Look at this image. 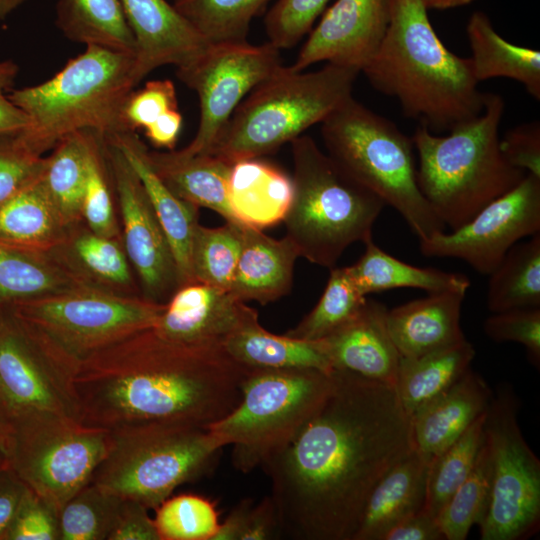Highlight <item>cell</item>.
<instances>
[{
    "mask_svg": "<svg viewBox=\"0 0 540 540\" xmlns=\"http://www.w3.org/2000/svg\"><path fill=\"white\" fill-rule=\"evenodd\" d=\"M414 449L395 386L334 369L317 412L261 465L280 537L353 540L375 485Z\"/></svg>",
    "mask_w": 540,
    "mask_h": 540,
    "instance_id": "obj_1",
    "label": "cell"
},
{
    "mask_svg": "<svg viewBox=\"0 0 540 540\" xmlns=\"http://www.w3.org/2000/svg\"><path fill=\"white\" fill-rule=\"evenodd\" d=\"M250 369L222 344L178 343L146 328L78 363L79 421L108 431L145 423L207 428L238 405Z\"/></svg>",
    "mask_w": 540,
    "mask_h": 540,
    "instance_id": "obj_2",
    "label": "cell"
},
{
    "mask_svg": "<svg viewBox=\"0 0 540 540\" xmlns=\"http://www.w3.org/2000/svg\"><path fill=\"white\" fill-rule=\"evenodd\" d=\"M384 38L362 69L379 92L395 98L407 118L432 133L449 132L482 114L486 93L470 58L443 44L421 0H388Z\"/></svg>",
    "mask_w": 540,
    "mask_h": 540,
    "instance_id": "obj_3",
    "label": "cell"
},
{
    "mask_svg": "<svg viewBox=\"0 0 540 540\" xmlns=\"http://www.w3.org/2000/svg\"><path fill=\"white\" fill-rule=\"evenodd\" d=\"M135 55L89 45L50 79L8 95L28 117L18 133L33 153L44 156L68 134L90 130L104 138L129 131L124 106L138 85Z\"/></svg>",
    "mask_w": 540,
    "mask_h": 540,
    "instance_id": "obj_4",
    "label": "cell"
},
{
    "mask_svg": "<svg viewBox=\"0 0 540 540\" xmlns=\"http://www.w3.org/2000/svg\"><path fill=\"white\" fill-rule=\"evenodd\" d=\"M504 99L486 93L484 110L448 135L418 125L412 135L418 187L446 228L455 230L516 187L527 173L510 165L499 147Z\"/></svg>",
    "mask_w": 540,
    "mask_h": 540,
    "instance_id": "obj_5",
    "label": "cell"
},
{
    "mask_svg": "<svg viewBox=\"0 0 540 540\" xmlns=\"http://www.w3.org/2000/svg\"><path fill=\"white\" fill-rule=\"evenodd\" d=\"M360 73L329 62L311 72L282 65L242 100L207 154L233 165L275 152L351 97Z\"/></svg>",
    "mask_w": 540,
    "mask_h": 540,
    "instance_id": "obj_6",
    "label": "cell"
},
{
    "mask_svg": "<svg viewBox=\"0 0 540 540\" xmlns=\"http://www.w3.org/2000/svg\"><path fill=\"white\" fill-rule=\"evenodd\" d=\"M293 198L283 220L299 257L332 269L355 242L372 238L385 202L301 135L291 142Z\"/></svg>",
    "mask_w": 540,
    "mask_h": 540,
    "instance_id": "obj_7",
    "label": "cell"
},
{
    "mask_svg": "<svg viewBox=\"0 0 540 540\" xmlns=\"http://www.w3.org/2000/svg\"><path fill=\"white\" fill-rule=\"evenodd\" d=\"M321 135L336 164L393 207L419 240L446 231L418 187L412 138L394 122L351 96L321 122Z\"/></svg>",
    "mask_w": 540,
    "mask_h": 540,
    "instance_id": "obj_8",
    "label": "cell"
},
{
    "mask_svg": "<svg viewBox=\"0 0 540 540\" xmlns=\"http://www.w3.org/2000/svg\"><path fill=\"white\" fill-rule=\"evenodd\" d=\"M333 372V371H332ZM332 372L308 368H251L238 405L207 429L243 473L284 448L317 412L332 385Z\"/></svg>",
    "mask_w": 540,
    "mask_h": 540,
    "instance_id": "obj_9",
    "label": "cell"
},
{
    "mask_svg": "<svg viewBox=\"0 0 540 540\" xmlns=\"http://www.w3.org/2000/svg\"><path fill=\"white\" fill-rule=\"evenodd\" d=\"M110 444L91 482L147 508L205 472L223 448L205 427L145 423L109 431Z\"/></svg>",
    "mask_w": 540,
    "mask_h": 540,
    "instance_id": "obj_10",
    "label": "cell"
},
{
    "mask_svg": "<svg viewBox=\"0 0 540 540\" xmlns=\"http://www.w3.org/2000/svg\"><path fill=\"white\" fill-rule=\"evenodd\" d=\"M0 308V426L11 429L45 415L79 421L78 364L8 308Z\"/></svg>",
    "mask_w": 540,
    "mask_h": 540,
    "instance_id": "obj_11",
    "label": "cell"
},
{
    "mask_svg": "<svg viewBox=\"0 0 540 540\" xmlns=\"http://www.w3.org/2000/svg\"><path fill=\"white\" fill-rule=\"evenodd\" d=\"M165 304L75 287L6 306L77 364L152 327Z\"/></svg>",
    "mask_w": 540,
    "mask_h": 540,
    "instance_id": "obj_12",
    "label": "cell"
},
{
    "mask_svg": "<svg viewBox=\"0 0 540 540\" xmlns=\"http://www.w3.org/2000/svg\"><path fill=\"white\" fill-rule=\"evenodd\" d=\"M4 431L9 467L57 512L91 482L110 444L108 430L56 415Z\"/></svg>",
    "mask_w": 540,
    "mask_h": 540,
    "instance_id": "obj_13",
    "label": "cell"
},
{
    "mask_svg": "<svg viewBox=\"0 0 540 540\" xmlns=\"http://www.w3.org/2000/svg\"><path fill=\"white\" fill-rule=\"evenodd\" d=\"M519 401L512 388H499L486 410L484 439L491 461L489 504L482 540L528 539L540 524V461L517 421Z\"/></svg>",
    "mask_w": 540,
    "mask_h": 540,
    "instance_id": "obj_14",
    "label": "cell"
},
{
    "mask_svg": "<svg viewBox=\"0 0 540 540\" xmlns=\"http://www.w3.org/2000/svg\"><path fill=\"white\" fill-rule=\"evenodd\" d=\"M282 66L280 49L267 42L209 44L176 74L194 90L200 103V120L192 141L182 152L208 153L242 100Z\"/></svg>",
    "mask_w": 540,
    "mask_h": 540,
    "instance_id": "obj_15",
    "label": "cell"
},
{
    "mask_svg": "<svg viewBox=\"0 0 540 540\" xmlns=\"http://www.w3.org/2000/svg\"><path fill=\"white\" fill-rule=\"evenodd\" d=\"M539 232L540 177L526 174L459 228L419 240L420 250L427 257L463 260L489 275L514 244Z\"/></svg>",
    "mask_w": 540,
    "mask_h": 540,
    "instance_id": "obj_16",
    "label": "cell"
},
{
    "mask_svg": "<svg viewBox=\"0 0 540 540\" xmlns=\"http://www.w3.org/2000/svg\"><path fill=\"white\" fill-rule=\"evenodd\" d=\"M104 139V138H103ZM121 240L141 295L165 304L180 287L176 261L145 188L122 152L104 139Z\"/></svg>",
    "mask_w": 540,
    "mask_h": 540,
    "instance_id": "obj_17",
    "label": "cell"
},
{
    "mask_svg": "<svg viewBox=\"0 0 540 540\" xmlns=\"http://www.w3.org/2000/svg\"><path fill=\"white\" fill-rule=\"evenodd\" d=\"M322 14L290 67L304 71L326 61L362 71L386 33L388 0H336Z\"/></svg>",
    "mask_w": 540,
    "mask_h": 540,
    "instance_id": "obj_18",
    "label": "cell"
},
{
    "mask_svg": "<svg viewBox=\"0 0 540 540\" xmlns=\"http://www.w3.org/2000/svg\"><path fill=\"white\" fill-rule=\"evenodd\" d=\"M255 319H258L257 311L229 290L192 282L172 294L152 328L160 336L178 343L223 344Z\"/></svg>",
    "mask_w": 540,
    "mask_h": 540,
    "instance_id": "obj_19",
    "label": "cell"
},
{
    "mask_svg": "<svg viewBox=\"0 0 540 540\" xmlns=\"http://www.w3.org/2000/svg\"><path fill=\"white\" fill-rule=\"evenodd\" d=\"M136 44L134 77L139 84L164 65L183 66L209 43L166 0H120Z\"/></svg>",
    "mask_w": 540,
    "mask_h": 540,
    "instance_id": "obj_20",
    "label": "cell"
},
{
    "mask_svg": "<svg viewBox=\"0 0 540 540\" xmlns=\"http://www.w3.org/2000/svg\"><path fill=\"white\" fill-rule=\"evenodd\" d=\"M47 252L78 287L142 297L122 240L93 232L83 220Z\"/></svg>",
    "mask_w": 540,
    "mask_h": 540,
    "instance_id": "obj_21",
    "label": "cell"
},
{
    "mask_svg": "<svg viewBox=\"0 0 540 540\" xmlns=\"http://www.w3.org/2000/svg\"><path fill=\"white\" fill-rule=\"evenodd\" d=\"M386 312L383 303L367 299L354 319L319 340L333 369L395 386L400 356L387 329Z\"/></svg>",
    "mask_w": 540,
    "mask_h": 540,
    "instance_id": "obj_22",
    "label": "cell"
},
{
    "mask_svg": "<svg viewBox=\"0 0 540 540\" xmlns=\"http://www.w3.org/2000/svg\"><path fill=\"white\" fill-rule=\"evenodd\" d=\"M466 292L428 293L387 309L389 335L402 358H416L465 340L460 326Z\"/></svg>",
    "mask_w": 540,
    "mask_h": 540,
    "instance_id": "obj_23",
    "label": "cell"
},
{
    "mask_svg": "<svg viewBox=\"0 0 540 540\" xmlns=\"http://www.w3.org/2000/svg\"><path fill=\"white\" fill-rule=\"evenodd\" d=\"M493 393L471 367L411 417L414 448L430 461L488 408Z\"/></svg>",
    "mask_w": 540,
    "mask_h": 540,
    "instance_id": "obj_24",
    "label": "cell"
},
{
    "mask_svg": "<svg viewBox=\"0 0 540 540\" xmlns=\"http://www.w3.org/2000/svg\"><path fill=\"white\" fill-rule=\"evenodd\" d=\"M104 139L122 152L140 178L173 252L180 286L194 282L191 245L199 225V208L177 197L157 176L147 158L148 147L137 132L126 131Z\"/></svg>",
    "mask_w": 540,
    "mask_h": 540,
    "instance_id": "obj_25",
    "label": "cell"
},
{
    "mask_svg": "<svg viewBox=\"0 0 540 540\" xmlns=\"http://www.w3.org/2000/svg\"><path fill=\"white\" fill-rule=\"evenodd\" d=\"M298 257L287 236L274 239L243 225L241 251L229 291L243 302H274L290 292Z\"/></svg>",
    "mask_w": 540,
    "mask_h": 540,
    "instance_id": "obj_26",
    "label": "cell"
},
{
    "mask_svg": "<svg viewBox=\"0 0 540 540\" xmlns=\"http://www.w3.org/2000/svg\"><path fill=\"white\" fill-rule=\"evenodd\" d=\"M430 462L414 449L389 469L371 491L353 540H382L398 522L424 510Z\"/></svg>",
    "mask_w": 540,
    "mask_h": 540,
    "instance_id": "obj_27",
    "label": "cell"
},
{
    "mask_svg": "<svg viewBox=\"0 0 540 540\" xmlns=\"http://www.w3.org/2000/svg\"><path fill=\"white\" fill-rule=\"evenodd\" d=\"M227 197L237 223L262 230L283 222L293 198L292 178L260 158L241 160L231 167Z\"/></svg>",
    "mask_w": 540,
    "mask_h": 540,
    "instance_id": "obj_28",
    "label": "cell"
},
{
    "mask_svg": "<svg viewBox=\"0 0 540 540\" xmlns=\"http://www.w3.org/2000/svg\"><path fill=\"white\" fill-rule=\"evenodd\" d=\"M147 158L157 176L177 197L236 222L227 197L231 164L212 154L190 155L175 149H148Z\"/></svg>",
    "mask_w": 540,
    "mask_h": 540,
    "instance_id": "obj_29",
    "label": "cell"
},
{
    "mask_svg": "<svg viewBox=\"0 0 540 540\" xmlns=\"http://www.w3.org/2000/svg\"><path fill=\"white\" fill-rule=\"evenodd\" d=\"M466 33L471 49L474 77L480 83L491 78H509L521 83L540 100V52L505 40L482 11L470 16Z\"/></svg>",
    "mask_w": 540,
    "mask_h": 540,
    "instance_id": "obj_30",
    "label": "cell"
},
{
    "mask_svg": "<svg viewBox=\"0 0 540 540\" xmlns=\"http://www.w3.org/2000/svg\"><path fill=\"white\" fill-rule=\"evenodd\" d=\"M222 345L232 358L249 368L334 370L321 341L273 334L258 319L242 326Z\"/></svg>",
    "mask_w": 540,
    "mask_h": 540,
    "instance_id": "obj_31",
    "label": "cell"
},
{
    "mask_svg": "<svg viewBox=\"0 0 540 540\" xmlns=\"http://www.w3.org/2000/svg\"><path fill=\"white\" fill-rule=\"evenodd\" d=\"M364 244L363 255L355 264L347 266L355 285L364 296L396 288L437 293L467 292L470 287L468 277L463 274L408 264L383 251L372 238Z\"/></svg>",
    "mask_w": 540,
    "mask_h": 540,
    "instance_id": "obj_32",
    "label": "cell"
},
{
    "mask_svg": "<svg viewBox=\"0 0 540 540\" xmlns=\"http://www.w3.org/2000/svg\"><path fill=\"white\" fill-rule=\"evenodd\" d=\"M474 356L473 345L465 339L416 358L400 357L395 389L410 418L451 387Z\"/></svg>",
    "mask_w": 540,
    "mask_h": 540,
    "instance_id": "obj_33",
    "label": "cell"
},
{
    "mask_svg": "<svg viewBox=\"0 0 540 540\" xmlns=\"http://www.w3.org/2000/svg\"><path fill=\"white\" fill-rule=\"evenodd\" d=\"M68 228L40 178L0 205V242L47 252Z\"/></svg>",
    "mask_w": 540,
    "mask_h": 540,
    "instance_id": "obj_34",
    "label": "cell"
},
{
    "mask_svg": "<svg viewBox=\"0 0 540 540\" xmlns=\"http://www.w3.org/2000/svg\"><path fill=\"white\" fill-rule=\"evenodd\" d=\"M97 134L90 130L68 134L45 156L41 184L69 226L82 221L89 158Z\"/></svg>",
    "mask_w": 540,
    "mask_h": 540,
    "instance_id": "obj_35",
    "label": "cell"
},
{
    "mask_svg": "<svg viewBox=\"0 0 540 540\" xmlns=\"http://www.w3.org/2000/svg\"><path fill=\"white\" fill-rule=\"evenodd\" d=\"M55 23L73 42L136 54L120 0H58Z\"/></svg>",
    "mask_w": 540,
    "mask_h": 540,
    "instance_id": "obj_36",
    "label": "cell"
},
{
    "mask_svg": "<svg viewBox=\"0 0 540 540\" xmlns=\"http://www.w3.org/2000/svg\"><path fill=\"white\" fill-rule=\"evenodd\" d=\"M75 287L48 252L0 242V307Z\"/></svg>",
    "mask_w": 540,
    "mask_h": 540,
    "instance_id": "obj_37",
    "label": "cell"
},
{
    "mask_svg": "<svg viewBox=\"0 0 540 540\" xmlns=\"http://www.w3.org/2000/svg\"><path fill=\"white\" fill-rule=\"evenodd\" d=\"M517 242L489 274L486 303L492 313L540 307V232Z\"/></svg>",
    "mask_w": 540,
    "mask_h": 540,
    "instance_id": "obj_38",
    "label": "cell"
},
{
    "mask_svg": "<svg viewBox=\"0 0 540 540\" xmlns=\"http://www.w3.org/2000/svg\"><path fill=\"white\" fill-rule=\"evenodd\" d=\"M487 410V409H486ZM486 411L430 462L424 510L437 517L472 470L484 442Z\"/></svg>",
    "mask_w": 540,
    "mask_h": 540,
    "instance_id": "obj_39",
    "label": "cell"
},
{
    "mask_svg": "<svg viewBox=\"0 0 540 540\" xmlns=\"http://www.w3.org/2000/svg\"><path fill=\"white\" fill-rule=\"evenodd\" d=\"M366 301L348 268L334 267L315 307L286 335L308 341L322 340L354 319Z\"/></svg>",
    "mask_w": 540,
    "mask_h": 540,
    "instance_id": "obj_40",
    "label": "cell"
},
{
    "mask_svg": "<svg viewBox=\"0 0 540 540\" xmlns=\"http://www.w3.org/2000/svg\"><path fill=\"white\" fill-rule=\"evenodd\" d=\"M270 0H173L209 44L247 41L249 26Z\"/></svg>",
    "mask_w": 540,
    "mask_h": 540,
    "instance_id": "obj_41",
    "label": "cell"
},
{
    "mask_svg": "<svg viewBox=\"0 0 540 540\" xmlns=\"http://www.w3.org/2000/svg\"><path fill=\"white\" fill-rule=\"evenodd\" d=\"M242 227L231 221L215 228L197 226L191 245L194 282L230 289L241 251Z\"/></svg>",
    "mask_w": 540,
    "mask_h": 540,
    "instance_id": "obj_42",
    "label": "cell"
},
{
    "mask_svg": "<svg viewBox=\"0 0 540 540\" xmlns=\"http://www.w3.org/2000/svg\"><path fill=\"white\" fill-rule=\"evenodd\" d=\"M491 489V461L483 442L476 462L436 517L446 540H464L470 528L479 525L488 508Z\"/></svg>",
    "mask_w": 540,
    "mask_h": 540,
    "instance_id": "obj_43",
    "label": "cell"
},
{
    "mask_svg": "<svg viewBox=\"0 0 540 540\" xmlns=\"http://www.w3.org/2000/svg\"><path fill=\"white\" fill-rule=\"evenodd\" d=\"M121 501L90 482L59 510V540H108Z\"/></svg>",
    "mask_w": 540,
    "mask_h": 540,
    "instance_id": "obj_44",
    "label": "cell"
},
{
    "mask_svg": "<svg viewBox=\"0 0 540 540\" xmlns=\"http://www.w3.org/2000/svg\"><path fill=\"white\" fill-rule=\"evenodd\" d=\"M155 509L154 523L160 540H213L218 532L215 505L204 497H168Z\"/></svg>",
    "mask_w": 540,
    "mask_h": 540,
    "instance_id": "obj_45",
    "label": "cell"
},
{
    "mask_svg": "<svg viewBox=\"0 0 540 540\" xmlns=\"http://www.w3.org/2000/svg\"><path fill=\"white\" fill-rule=\"evenodd\" d=\"M115 206L113 185L104 153V139L97 134L89 158L82 220L93 232L121 240L120 221Z\"/></svg>",
    "mask_w": 540,
    "mask_h": 540,
    "instance_id": "obj_46",
    "label": "cell"
},
{
    "mask_svg": "<svg viewBox=\"0 0 540 540\" xmlns=\"http://www.w3.org/2000/svg\"><path fill=\"white\" fill-rule=\"evenodd\" d=\"M329 0H278L265 17V30L278 49L295 46L308 34Z\"/></svg>",
    "mask_w": 540,
    "mask_h": 540,
    "instance_id": "obj_47",
    "label": "cell"
},
{
    "mask_svg": "<svg viewBox=\"0 0 540 540\" xmlns=\"http://www.w3.org/2000/svg\"><path fill=\"white\" fill-rule=\"evenodd\" d=\"M46 158L33 153L18 133L0 136V205L38 180Z\"/></svg>",
    "mask_w": 540,
    "mask_h": 540,
    "instance_id": "obj_48",
    "label": "cell"
},
{
    "mask_svg": "<svg viewBox=\"0 0 540 540\" xmlns=\"http://www.w3.org/2000/svg\"><path fill=\"white\" fill-rule=\"evenodd\" d=\"M486 335L495 342L522 344L528 360L540 365V307L516 308L494 313L484 322Z\"/></svg>",
    "mask_w": 540,
    "mask_h": 540,
    "instance_id": "obj_49",
    "label": "cell"
},
{
    "mask_svg": "<svg viewBox=\"0 0 540 540\" xmlns=\"http://www.w3.org/2000/svg\"><path fill=\"white\" fill-rule=\"evenodd\" d=\"M174 109H178L174 83L168 79L152 80L130 93L123 118L129 131H144Z\"/></svg>",
    "mask_w": 540,
    "mask_h": 540,
    "instance_id": "obj_50",
    "label": "cell"
},
{
    "mask_svg": "<svg viewBox=\"0 0 540 540\" xmlns=\"http://www.w3.org/2000/svg\"><path fill=\"white\" fill-rule=\"evenodd\" d=\"M6 540H59L58 512L28 488Z\"/></svg>",
    "mask_w": 540,
    "mask_h": 540,
    "instance_id": "obj_51",
    "label": "cell"
},
{
    "mask_svg": "<svg viewBox=\"0 0 540 540\" xmlns=\"http://www.w3.org/2000/svg\"><path fill=\"white\" fill-rule=\"evenodd\" d=\"M506 161L527 174L540 177V122L532 121L508 130L499 141Z\"/></svg>",
    "mask_w": 540,
    "mask_h": 540,
    "instance_id": "obj_52",
    "label": "cell"
},
{
    "mask_svg": "<svg viewBox=\"0 0 540 540\" xmlns=\"http://www.w3.org/2000/svg\"><path fill=\"white\" fill-rule=\"evenodd\" d=\"M148 509L138 501L122 498L108 540H160Z\"/></svg>",
    "mask_w": 540,
    "mask_h": 540,
    "instance_id": "obj_53",
    "label": "cell"
},
{
    "mask_svg": "<svg viewBox=\"0 0 540 540\" xmlns=\"http://www.w3.org/2000/svg\"><path fill=\"white\" fill-rule=\"evenodd\" d=\"M18 71L12 60H0V136L19 133L29 125L27 115L5 93L14 83Z\"/></svg>",
    "mask_w": 540,
    "mask_h": 540,
    "instance_id": "obj_54",
    "label": "cell"
},
{
    "mask_svg": "<svg viewBox=\"0 0 540 540\" xmlns=\"http://www.w3.org/2000/svg\"><path fill=\"white\" fill-rule=\"evenodd\" d=\"M27 490L26 484L9 466L0 471V540H6Z\"/></svg>",
    "mask_w": 540,
    "mask_h": 540,
    "instance_id": "obj_55",
    "label": "cell"
},
{
    "mask_svg": "<svg viewBox=\"0 0 540 540\" xmlns=\"http://www.w3.org/2000/svg\"><path fill=\"white\" fill-rule=\"evenodd\" d=\"M437 519L425 510L412 514L398 522L382 540H443Z\"/></svg>",
    "mask_w": 540,
    "mask_h": 540,
    "instance_id": "obj_56",
    "label": "cell"
},
{
    "mask_svg": "<svg viewBox=\"0 0 540 540\" xmlns=\"http://www.w3.org/2000/svg\"><path fill=\"white\" fill-rule=\"evenodd\" d=\"M280 538L278 518L271 496L252 506L241 540Z\"/></svg>",
    "mask_w": 540,
    "mask_h": 540,
    "instance_id": "obj_57",
    "label": "cell"
},
{
    "mask_svg": "<svg viewBox=\"0 0 540 540\" xmlns=\"http://www.w3.org/2000/svg\"><path fill=\"white\" fill-rule=\"evenodd\" d=\"M181 128L182 115L174 109L144 130V135L154 147L170 151L175 149Z\"/></svg>",
    "mask_w": 540,
    "mask_h": 540,
    "instance_id": "obj_58",
    "label": "cell"
},
{
    "mask_svg": "<svg viewBox=\"0 0 540 540\" xmlns=\"http://www.w3.org/2000/svg\"><path fill=\"white\" fill-rule=\"evenodd\" d=\"M252 506L249 499L237 504L223 523L219 525L213 540H241Z\"/></svg>",
    "mask_w": 540,
    "mask_h": 540,
    "instance_id": "obj_59",
    "label": "cell"
},
{
    "mask_svg": "<svg viewBox=\"0 0 540 540\" xmlns=\"http://www.w3.org/2000/svg\"><path fill=\"white\" fill-rule=\"evenodd\" d=\"M427 10H446L468 5L476 0H421Z\"/></svg>",
    "mask_w": 540,
    "mask_h": 540,
    "instance_id": "obj_60",
    "label": "cell"
},
{
    "mask_svg": "<svg viewBox=\"0 0 540 540\" xmlns=\"http://www.w3.org/2000/svg\"><path fill=\"white\" fill-rule=\"evenodd\" d=\"M27 0H0V21L5 20Z\"/></svg>",
    "mask_w": 540,
    "mask_h": 540,
    "instance_id": "obj_61",
    "label": "cell"
},
{
    "mask_svg": "<svg viewBox=\"0 0 540 540\" xmlns=\"http://www.w3.org/2000/svg\"><path fill=\"white\" fill-rule=\"evenodd\" d=\"M8 466L6 435L4 429L0 426V471Z\"/></svg>",
    "mask_w": 540,
    "mask_h": 540,
    "instance_id": "obj_62",
    "label": "cell"
},
{
    "mask_svg": "<svg viewBox=\"0 0 540 540\" xmlns=\"http://www.w3.org/2000/svg\"><path fill=\"white\" fill-rule=\"evenodd\" d=\"M0 312H1V308H0Z\"/></svg>",
    "mask_w": 540,
    "mask_h": 540,
    "instance_id": "obj_63",
    "label": "cell"
}]
</instances>
